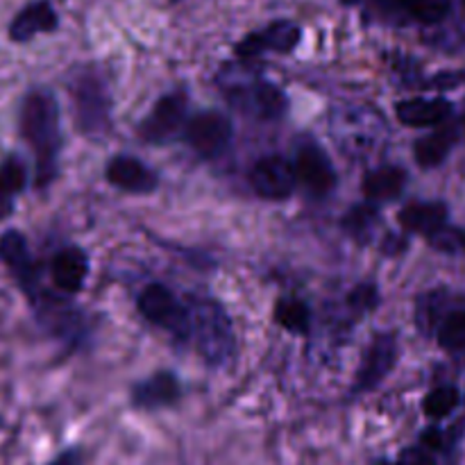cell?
I'll return each instance as SVG.
<instances>
[{
	"mask_svg": "<svg viewBox=\"0 0 465 465\" xmlns=\"http://www.w3.org/2000/svg\"><path fill=\"white\" fill-rule=\"evenodd\" d=\"M234 136L232 121L223 112L216 109H204L193 118H189L184 125V139L193 153L200 157H218L230 148V141Z\"/></svg>",
	"mask_w": 465,
	"mask_h": 465,
	"instance_id": "5",
	"label": "cell"
},
{
	"mask_svg": "<svg viewBox=\"0 0 465 465\" xmlns=\"http://www.w3.org/2000/svg\"><path fill=\"white\" fill-rule=\"evenodd\" d=\"M0 259L9 266L12 275L16 277L18 284L25 291L35 289L36 282V266L32 259L27 241L21 232L7 230L0 236Z\"/></svg>",
	"mask_w": 465,
	"mask_h": 465,
	"instance_id": "16",
	"label": "cell"
},
{
	"mask_svg": "<svg viewBox=\"0 0 465 465\" xmlns=\"http://www.w3.org/2000/svg\"><path fill=\"white\" fill-rule=\"evenodd\" d=\"M386 14H407L422 25L440 23L452 9V0H375Z\"/></svg>",
	"mask_w": 465,
	"mask_h": 465,
	"instance_id": "20",
	"label": "cell"
},
{
	"mask_svg": "<svg viewBox=\"0 0 465 465\" xmlns=\"http://www.w3.org/2000/svg\"><path fill=\"white\" fill-rule=\"evenodd\" d=\"M104 177L118 191L134 195L153 193L159 184L157 175L143 162L132 157V154H116V157H112V162L104 168Z\"/></svg>",
	"mask_w": 465,
	"mask_h": 465,
	"instance_id": "12",
	"label": "cell"
},
{
	"mask_svg": "<svg viewBox=\"0 0 465 465\" xmlns=\"http://www.w3.org/2000/svg\"><path fill=\"white\" fill-rule=\"evenodd\" d=\"M377 302H380V293L372 284H361L352 291L350 295V304L357 309H375Z\"/></svg>",
	"mask_w": 465,
	"mask_h": 465,
	"instance_id": "28",
	"label": "cell"
},
{
	"mask_svg": "<svg viewBox=\"0 0 465 465\" xmlns=\"http://www.w3.org/2000/svg\"><path fill=\"white\" fill-rule=\"evenodd\" d=\"M380 223V209L371 203L354 204L348 213L343 216V230L352 236L359 243H366L371 232Z\"/></svg>",
	"mask_w": 465,
	"mask_h": 465,
	"instance_id": "23",
	"label": "cell"
},
{
	"mask_svg": "<svg viewBox=\"0 0 465 465\" xmlns=\"http://www.w3.org/2000/svg\"><path fill=\"white\" fill-rule=\"evenodd\" d=\"M50 275H53V284L59 291L77 293L89 277V257H86L84 250L75 248V245L59 250L50 263Z\"/></svg>",
	"mask_w": 465,
	"mask_h": 465,
	"instance_id": "15",
	"label": "cell"
},
{
	"mask_svg": "<svg viewBox=\"0 0 465 465\" xmlns=\"http://www.w3.org/2000/svg\"><path fill=\"white\" fill-rule=\"evenodd\" d=\"M404 186H407V173H404V168L380 166L363 177L361 189L366 203L380 207V204L393 203L395 198H400Z\"/></svg>",
	"mask_w": 465,
	"mask_h": 465,
	"instance_id": "17",
	"label": "cell"
},
{
	"mask_svg": "<svg viewBox=\"0 0 465 465\" xmlns=\"http://www.w3.org/2000/svg\"><path fill=\"white\" fill-rule=\"evenodd\" d=\"M189 339L195 341V348L204 361L213 368H221L234 357L236 339L230 316L218 302L209 298H189Z\"/></svg>",
	"mask_w": 465,
	"mask_h": 465,
	"instance_id": "2",
	"label": "cell"
},
{
	"mask_svg": "<svg viewBox=\"0 0 465 465\" xmlns=\"http://www.w3.org/2000/svg\"><path fill=\"white\" fill-rule=\"evenodd\" d=\"M395 465H436V461L427 448H409Z\"/></svg>",
	"mask_w": 465,
	"mask_h": 465,
	"instance_id": "29",
	"label": "cell"
},
{
	"mask_svg": "<svg viewBox=\"0 0 465 465\" xmlns=\"http://www.w3.org/2000/svg\"><path fill=\"white\" fill-rule=\"evenodd\" d=\"M27 171L16 157L5 159L0 166V198H12L25 189Z\"/></svg>",
	"mask_w": 465,
	"mask_h": 465,
	"instance_id": "25",
	"label": "cell"
},
{
	"mask_svg": "<svg viewBox=\"0 0 465 465\" xmlns=\"http://www.w3.org/2000/svg\"><path fill=\"white\" fill-rule=\"evenodd\" d=\"M439 343L448 352L465 348V312H454L445 318L439 327Z\"/></svg>",
	"mask_w": 465,
	"mask_h": 465,
	"instance_id": "26",
	"label": "cell"
},
{
	"mask_svg": "<svg viewBox=\"0 0 465 465\" xmlns=\"http://www.w3.org/2000/svg\"><path fill=\"white\" fill-rule=\"evenodd\" d=\"M302 39V30L293 21H275L271 25L262 27L257 32H250L248 36L236 44L239 57H257L263 53H291Z\"/></svg>",
	"mask_w": 465,
	"mask_h": 465,
	"instance_id": "11",
	"label": "cell"
},
{
	"mask_svg": "<svg viewBox=\"0 0 465 465\" xmlns=\"http://www.w3.org/2000/svg\"><path fill=\"white\" fill-rule=\"evenodd\" d=\"M230 103L259 121H280L289 112V98L277 84L268 80H252L227 89Z\"/></svg>",
	"mask_w": 465,
	"mask_h": 465,
	"instance_id": "6",
	"label": "cell"
},
{
	"mask_svg": "<svg viewBox=\"0 0 465 465\" xmlns=\"http://www.w3.org/2000/svg\"><path fill=\"white\" fill-rule=\"evenodd\" d=\"M275 322L289 334H307L309 325H312V312H309L307 302H302V300H280L275 307Z\"/></svg>",
	"mask_w": 465,
	"mask_h": 465,
	"instance_id": "22",
	"label": "cell"
},
{
	"mask_svg": "<svg viewBox=\"0 0 465 465\" xmlns=\"http://www.w3.org/2000/svg\"><path fill=\"white\" fill-rule=\"evenodd\" d=\"M75 116L77 127L84 134H103L109 125V100L104 84L91 73H84L75 86Z\"/></svg>",
	"mask_w": 465,
	"mask_h": 465,
	"instance_id": "8",
	"label": "cell"
},
{
	"mask_svg": "<svg viewBox=\"0 0 465 465\" xmlns=\"http://www.w3.org/2000/svg\"><path fill=\"white\" fill-rule=\"evenodd\" d=\"M400 225L411 234L430 239L434 232L448 225V204L443 203H411L400 212Z\"/></svg>",
	"mask_w": 465,
	"mask_h": 465,
	"instance_id": "18",
	"label": "cell"
},
{
	"mask_svg": "<svg viewBox=\"0 0 465 465\" xmlns=\"http://www.w3.org/2000/svg\"><path fill=\"white\" fill-rule=\"evenodd\" d=\"M173 3H177V0H173Z\"/></svg>",
	"mask_w": 465,
	"mask_h": 465,
	"instance_id": "32",
	"label": "cell"
},
{
	"mask_svg": "<svg viewBox=\"0 0 465 465\" xmlns=\"http://www.w3.org/2000/svg\"><path fill=\"white\" fill-rule=\"evenodd\" d=\"M182 398V384L177 375L162 371L154 372L148 380L139 381L132 389V404L141 411H159V409H168L173 404L180 402Z\"/></svg>",
	"mask_w": 465,
	"mask_h": 465,
	"instance_id": "13",
	"label": "cell"
},
{
	"mask_svg": "<svg viewBox=\"0 0 465 465\" xmlns=\"http://www.w3.org/2000/svg\"><path fill=\"white\" fill-rule=\"evenodd\" d=\"M452 107H450L448 100L443 98H411L402 100L395 107V114H398L400 123H404L407 127H430L439 125L445 118L450 116Z\"/></svg>",
	"mask_w": 465,
	"mask_h": 465,
	"instance_id": "19",
	"label": "cell"
},
{
	"mask_svg": "<svg viewBox=\"0 0 465 465\" xmlns=\"http://www.w3.org/2000/svg\"><path fill=\"white\" fill-rule=\"evenodd\" d=\"M459 139V130L454 125H440L439 130H434L431 134L422 136L420 141L413 148L416 154V162L420 168H436L448 159V154L452 153L454 143Z\"/></svg>",
	"mask_w": 465,
	"mask_h": 465,
	"instance_id": "21",
	"label": "cell"
},
{
	"mask_svg": "<svg viewBox=\"0 0 465 465\" xmlns=\"http://www.w3.org/2000/svg\"><path fill=\"white\" fill-rule=\"evenodd\" d=\"M136 307L141 316L154 327H162L163 331L180 341L189 339V312L163 284L145 286L136 300Z\"/></svg>",
	"mask_w": 465,
	"mask_h": 465,
	"instance_id": "3",
	"label": "cell"
},
{
	"mask_svg": "<svg viewBox=\"0 0 465 465\" xmlns=\"http://www.w3.org/2000/svg\"><path fill=\"white\" fill-rule=\"evenodd\" d=\"M250 186L263 200H272V203L289 200L298 186L295 184L293 163L280 154L262 157L250 168Z\"/></svg>",
	"mask_w": 465,
	"mask_h": 465,
	"instance_id": "9",
	"label": "cell"
},
{
	"mask_svg": "<svg viewBox=\"0 0 465 465\" xmlns=\"http://www.w3.org/2000/svg\"><path fill=\"white\" fill-rule=\"evenodd\" d=\"M430 245L443 254H465V232L459 227L443 225L430 236Z\"/></svg>",
	"mask_w": 465,
	"mask_h": 465,
	"instance_id": "27",
	"label": "cell"
},
{
	"mask_svg": "<svg viewBox=\"0 0 465 465\" xmlns=\"http://www.w3.org/2000/svg\"><path fill=\"white\" fill-rule=\"evenodd\" d=\"M186 107H189V98L184 91L175 89L162 95L148 116L139 123L141 139L153 145L171 141L186 125Z\"/></svg>",
	"mask_w": 465,
	"mask_h": 465,
	"instance_id": "7",
	"label": "cell"
},
{
	"mask_svg": "<svg viewBox=\"0 0 465 465\" xmlns=\"http://www.w3.org/2000/svg\"><path fill=\"white\" fill-rule=\"evenodd\" d=\"M295 184L313 200L327 198L336 189V168L325 150L316 143H302L298 148L293 163Z\"/></svg>",
	"mask_w": 465,
	"mask_h": 465,
	"instance_id": "4",
	"label": "cell"
},
{
	"mask_svg": "<svg viewBox=\"0 0 465 465\" xmlns=\"http://www.w3.org/2000/svg\"><path fill=\"white\" fill-rule=\"evenodd\" d=\"M459 400L461 398H459V391L454 386H439L431 393H427L425 402H422V411L431 420H443L459 407Z\"/></svg>",
	"mask_w": 465,
	"mask_h": 465,
	"instance_id": "24",
	"label": "cell"
},
{
	"mask_svg": "<svg viewBox=\"0 0 465 465\" xmlns=\"http://www.w3.org/2000/svg\"><path fill=\"white\" fill-rule=\"evenodd\" d=\"M395 363H398V336L395 334L375 336L371 348H368L366 357H363L361 368L357 371V377H354L352 393L363 395L375 391L377 386L391 375Z\"/></svg>",
	"mask_w": 465,
	"mask_h": 465,
	"instance_id": "10",
	"label": "cell"
},
{
	"mask_svg": "<svg viewBox=\"0 0 465 465\" xmlns=\"http://www.w3.org/2000/svg\"><path fill=\"white\" fill-rule=\"evenodd\" d=\"M21 134L36 157V184L45 186L57 173L59 134L57 100L48 91H30L21 107Z\"/></svg>",
	"mask_w": 465,
	"mask_h": 465,
	"instance_id": "1",
	"label": "cell"
},
{
	"mask_svg": "<svg viewBox=\"0 0 465 465\" xmlns=\"http://www.w3.org/2000/svg\"><path fill=\"white\" fill-rule=\"evenodd\" d=\"M59 25V16L50 0H35L27 3L9 23V39L16 44L35 39L36 35H48Z\"/></svg>",
	"mask_w": 465,
	"mask_h": 465,
	"instance_id": "14",
	"label": "cell"
},
{
	"mask_svg": "<svg viewBox=\"0 0 465 465\" xmlns=\"http://www.w3.org/2000/svg\"><path fill=\"white\" fill-rule=\"evenodd\" d=\"M345 3H357V0H345Z\"/></svg>",
	"mask_w": 465,
	"mask_h": 465,
	"instance_id": "31",
	"label": "cell"
},
{
	"mask_svg": "<svg viewBox=\"0 0 465 465\" xmlns=\"http://www.w3.org/2000/svg\"><path fill=\"white\" fill-rule=\"evenodd\" d=\"M48 465H82V454L77 450H64L59 457H54Z\"/></svg>",
	"mask_w": 465,
	"mask_h": 465,
	"instance_id": "30",
	"label": "cell"
}]
</instances>
